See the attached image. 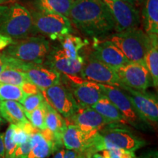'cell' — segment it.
<instances>
[{
  "instance_id": "83f0119b",
  "label": "cell",
  "mask_w": 158,
  "mask_h": 158,
  "mask_svg": "<svg viewBox=\"0 0 158 158\" xmlns=\"http://www.w3.org/2000/svg\"><path fill=\"white\" fill-rule=\"evenodd\" d=\"M29 81L23 71L13 68H7L0 73V83L15 85L21 87Z\"/></svg>"
},
{
  "instance_id": "44dd1931",
  "label": "cell",
  "mask_w": 158,
  "mask_h": 158,
  "mask_svg": "<svg viewBox=\"0 0 158 158\" xmlns=\"http://www.w3.org/2000/svg\"><path fill=\"white\" fill-rule=\"evenodd\" d=\"M0 114L6 121L15 125L21 126L29 122L21 104L14 100H0Z\"/></svg>"
},
{
  "instance_id": "9a60e30c",
  "label": "cell",
  "mask_w": 158,
  "mask_h": 158,
  "mask_svg": "<svg viewBox=\"0 0 158 158\" xmlns=\"http://www.w3.org/2000/svg\"><path fill=\"white\" fill-rule=\"evenodd\" d=\"M125 92L140 116L149 124L158 121V102L153 94L139 92L122 84L119 87Z\"/></svg>"
},
{
  "instance_id": "d6986e66",
  "label": "cell",
  "mask_w": 158,
  "mask_h": 158,
  "mask_svg": "<svg viewBox=\"0 0 158 158\" xmlns=\"http://www.w3.org/2000/svg\"><path fill=\"white\" fill-rule=\"evenodd\" d=\"M94 134L86 133L74 124L67 122V127L62 135V146L69 150L87 152Z\"/></svg>"
},
{
  "instance_id": "74e56055",
  "label": "cell",
  "mask_w": 158,
  "mask_h": 158,
  "mask_svg": "<svg viewBox=\"0 0 158 158\" xmlns=\"http://www.w3.org/2000/svg\"><path fill=\"white\" fill-rule=\"evenodd\" d=\"M124 2H127L130 3V4H132V5H135V0H123Z\"/></svg>"
},
{
  "instance_id": "f546056e",
  "label": "cell",
  "mask_w": 158,
  "mask_h": 158,
  "mask_svg": "<svg viewBox=\"0 0 158 158\" xmlns=\"http://www.w3.org/2000/svg\"><path fill=\"white\" fill-rule=\"evenodd\" d=\"M45 102V101H44ZM44 102L39 108L31 112H25L26 117L29 120L33 127L39 130H46V126L45 123V108Z\"/></svg>"
},
{
  "instance_id": "f1b7e54d",
  "label": "cell",
  "mask_w": 158,
  "mask_h": 158,
  "mask_svg": "<svg viewBox=\"0 0 158 158\" xmlns=\"http://www.w3.org/2000/svg\"><path fill=\"white\" fill-rule=\"evenodd\" d=\"M27 95L20 86L0 83V100L20 102Z\"/></svg>"
},
{
  "instance_id": "836d02e7",
  "label": "cell",
  "mask_w": 158,
  "mask_h": 158,
  "mask_svg": "<svg viewBox=\"0 0 158 158\" xmlns=\"http://www.w3.org/2000/svg\"><path fill=\"white\" fill-rule=\"evenodd\" d=\"M13 57L5 54H0V73L7 68H12Z\"/></svg>"
},
{
  "instance_id": "5bb4252c",
  "label": "cell",
  "mask_w": 158,
  "mask_h": 158,
  "mask_svg": "<svg viewBox=\"0 0 158 158\" xmlns=\"http://www.w3.org/2000/svg\"><path fill=\"white\" fill-rule=\"evenodd\" d=\"M31 149L26 158H47L62 149V143L48 130L41 131L34 127L29 133Z\"/></svg>"
},
{
  "instance_id": "d6a6232c",
  "label": "cell",
  "mask_w": 158,
  "mask_h": 158,
  "mask_svg": "<svg viewBox=\"0 0 158 158\" xmlns=\"http://www.w3.org/2000/svg\"><path fill=\"white\" fill-rule=\"evenodd\" d=\"M86 152L69 150L67 149H61L50 158H86ZM48 158V157H47Z\"/></svg>"
},
{
  "instance_id": "52a82bcc",
  "label": "cell",
  "mask_w": 158,
  "mask_h": 158,
  "mask_svg": "<svg viewBox=\"0 0 158 158\" xmlns=\"http://www.w3.org/2000/svg\"><path fill=\"white\" fill-rule=\"evenodd\" d=\"M104 95L121 112L127 124L138 130H147L149 123L140 116L127 94L122 89L108 84H99Z\"/></svg>"
},
{
  "instance_id": "e575fe53",
  "label": "cell",
  "mask_w": 158,
  "mask_h": 158,
  "mask_svg": "<svg viewBox=\"0 0 158 158\" xmlns=\"http://www.w3.org/2000/svg\"><path fill=\"white\" fill-rule=\"evenodd\" d=\"M13 38H11L10 37L5 36V35H0V50H3L7 48L8 45H10L11 43L13 42Z\"/></svg>"
},
{
  "instance_id": "e0dca14e",
  "label": "cell",
  "mask_w": 158,
  "mask_h": 158,
  "mask_svg": "<svg viewBox=\"0 0 158 158\" xmlns=\"http://www.w3.org/2000/svg\"><path fill=\"white\" fill-rule=\"evenodd\" d=\"M28 80L35 84L40 91L61 84L62 74L44 64L26 63L23 68Z\"/></svg>"
},
{
  "instance_id": "cb8c5ba5",
  "label": "cell",
  "mask_w": 158,
  "mask_h": 158,
  "mask_svg": "<svg viewBox=\"0 0 158 158\" xmlns=\"http://www.w3.org/2000/svg\"><path fill=\"white\" fill-rule=\"evenodd\" d=\"M91 108L95 110L106 119L114 124H127V122L121 112L117 109L112 102L106 95H104L99 101L94 104Z\"/></svg>"
},
{
  "instance_id": "30bf717a",
  "label": "cell",
  "mask_w": 158,
  "mask_h": 158,
  "mask_svg": "<svg viewBox=\"0 0 158 158\" xmlns=\"http://www.w3.org/2000/svg\"><path fill=\"white\" fill-rule=\"evenodd\" d=\"M40 92L45 102L65 119L70 118L78 108L72 92L64 85H54Z\"/></svg>"
},
{
  "instance_id": "d4e9b609",
  "label": "cell",
  "mask_w": 158,
  "mask_h": 158,
  "mask_svg": "<svg viewBox=\"0 0 158 158\" xmlns=\"http://www.w3.org/2000/svg\"><path fill=\"white\" fill-rule=\"evenodd\" d=\"M152 42L145 56V65L151 76L152 86H158V41L157 35H150Z\"/></svg>"
},
{
  "instance_id": "8fae6325",
  "label": "cell",
  "mask_w": 158,
  "mask_h": 158,
  "mask_svg": "<svg viewBox=\"0 0 158 158\" xmlns=\"http://www.w3.org/2000/svg\"><path fill=\"white\" fill-rule=\"evenodd\" d=\"M120 82L124 86L139 92L146 90L152 85L151 76L144 64L129 62L114 69Z\"/></svg>"
},
{
  "instance_id": "4dcf8cb0",
  "label": "cell",
  "mask_w": 158,
  "mask_h": 158,
  "mask_svg": "<svg viewBox=\"0 0 158 158\" xmlns=\"http://www.w3.org/2000/svg\"><path fill=\"white\" fill-rule=\"evenodd\" d=\"M45 101L41 92L35 94H27L19 102L25 112H31L39 108Z\"/></svg>"
},
{
  "instance_id": "b9f144b4",
  "label": "cell",
  "mask_w": 158,
  "mask_h": 158,
  "mask_svg": "<svg viewBox=\"0 0 158 158\" xmlns=\"http://www.w3.org/2000/svg\"><path fill=\"white\" fill-rule=\"evenodd\" d=\"M3 123H4V120H3L1 114H0V126H1Z\"/></svg>"
},
{
  "instance_id": "1f68e13d",
  "label": "cell",
  "mask_w": 158,
  "mask_h": 158,
  "mask_svg": "<svg viewBox=\"0 0 158 158\" xmlns=\"http://www.w3.org/2000/svg\"><path fill=\"white\" fill-rule=\"evenodd\" d=\"M105 158H137L133 152L123 149H107L100 152Z\"/></svg>"
},
{
  "instance_id": "4316f807",
  "label": "cell",
  "mask_w": 158,
  "mask_h": 158,
  "mask_svg": "<svg viewBox=\"0 0 158 158\" xmlns=\"http://www.w3.org/2000/svg\"><path fill=\"white\" fill-rule=\"evenodd\" d=\"M60 47L67 56L70 58H77L80 56V51L88 45V41L78 36L68 34L59 40Z\"/></svg>"
},
{
  "instance_id": "ffe728a7",
  "label": "cell",
  "mask_w": 158,
  "mask_h": 158,
  "mask_svg": "<svg viewBox=\"0 0 158 158\" xmlns=\"http://www.w3.org/2000/svg\"><path fill=\"white\" fill-rule=\"evenodd\" d=\"M29 138V133L22 126L10 124L4 133L5 158H13L15 150L20 144Z\"/></svg>"
},
{
  "instance_id": "ba28073f",
  "label": "cell",
  "mask_w": 158,
  "mask_h": 158,
  "mask_svg": "<svg viewBox=\"0 0 158 158\" xmlns=\"http://www.w3.org/2000/svg\"><path fill=\"white\" fill-rule=\"evenodd\" d=\"M107 6L114 22L116 32L138 28L141 19L135 5L123 0H102Z\"/></svg>"
},
{
  "instance_id": "d590c367",
  "label": "cell",
  "mask_w": 158,
  "mask_h": 158,
  "mask_svg": "<svg viewBox=\"0 0 158 158\" xmlns=\"http://www.w3.org/2000/svg\"><path fill=\"white\" fill-rule=\"evenodd\" d=\"M0 158H5L4 133H0Z\"/></svg>"
},
{
  "instance_id": "7a4b0ae2",
  "label": "cell",
  "mask_w": 158,
  "mask_h": 158,
  "mask_svg": "<svg viewBox=\"0 0 158 158\" xmlns=\"http://www.w3.org/2000/svg\"><path fill=\"white\" fill-rule=\"evenodd\" d=\"M115 124H110L94 134L88 152L94 154L114 149L134 152L147 144L144 140L134 135L130 130L116 127Z\"/></svg>"
},
{
  "instance_id": "ab89813d",
  "label": "cell",
  "mask_w": 158,
  "mask_h": 158,
  "mask_svg": "<svg viewBox=\"0 0 158 158\" xmlns=\"http://www.w3.org/2000/svg\"><path fill=\"white\" fill-rule=\"evenodd\" d=\"M144 1H145V0H135V3H138V4H142V3H143Z\"/></svg>"
},
{
  "instance_id": "ac0fdd59",
  "label": "cell",
  "mask_w": 158,
  "mask_h": 158,
  "mask_svg": "<svg viewBox=\"0 0 158 158\" xmlns=\"http://www.w3.org/2000/svg\"><path fill=\"white\" fill-rule=\"evenodd\" d=\"M91 54L114 69L130 62L123 53L108 40H94L93 50L91 51Z\"/></svg>"
},
{
  "instance_id": "5b68a950",
  "label": "cell",
  "mask_w": 158,
  "mask_h": 158,
  "mask_svg": "<svg viewBox=\"0 0 158 158\" xmlns=\"http://www.w3.org/2000/svg\"><path fill=\"white\" fill-rule=\"evenodd\" d=\"M50 42L43 36H29L13 40L3 54L23 62L43 64L51 50Z\"/></svg>"
},
{
  "instance_id": "484cf974",
  "label": "cell",
  "mask_w": 158,
  "mask_h": 158,
  "mask_svg": "<svg viewBox=\"0 0 158 158\" xmlns=\"http://www.w3.org/2000/svg\"><path fill=\"white\" fill-rule=\"evenodd\" d=\"M75 0H35L37 9L68 17Z\"/></svg>"
},
{
  "instance_id": "7c38bea8",
  "label": "cell",
  "mask_w": 158,
  "mask_h": 158,
  "mask_svg": "<svg viewBox=\"0 0 158 158\" xmlns=\"http://www.w3.org/2000/svg\"><path fill=\"white\" fill-rule=\"evenodd\" d=\"M70 83L68 89L79 106L92 107L104 96L101 87L98 83L86 81L79 76H67Z\"/></svg>"
},
{
  "instance_id": "8d00e7d4",
  "label": "cell",
  "mask_w": 158,
  "mask_h": 158,
  "mask_svg": "<svg viewBox=\"0 0 158 158\" xmlns=\"http://www.w3.org/2000/svg\"><path fill=\"white\" fill-rule=\"evenodd\" d=\"M138 158H158V154L157 151H149Z\"/></svg>"
},
{
  "instance_id": "9c48e42d",
  "label": "cell",
  "mask_w": 158,
  "mask_h": 158,
  "mask_svg": "<svg viewBox=\"0 0 158 158\" xmlns=\"http://www.w3.org/2000/svg\"><path fill=\"white\" fill-rule=\"evenodd\" d=\"M83 56L84 62L80 74L83 79L98 84L111 85L118 88L122 86V84L114 68L100 62L91 54Z\"/></svg>"
},
{
  "instance_id": "603a6c76",
  "label": "cell",
  "mask_w": 158,
  "mask_h": 158,
  "mask_svg": "<svg viewBox=\"0 0 158 158\" xmlns=\"http://www.w3.org/2000/svg\"><path fill=\"white\" fill-rule=\"evenodd\" d=\"M45 123L47 130L51 132L58 141L62 142V135L67 127V122L64 118L59 114L51 106L44 102Z\"/></svg>"
},
{
  "instance_id": "277c9868",
  "label": "cell",
  "mask_w": 158,
  "mask_h": 158,
  "mask_svg": "<svg viewBox=\"0 0 158 158\" xmlns=\"http://www.w3.org/2000/svg\"><path fill=\"white\" fill-rule=\"evenodd\" d=\"M123 53L130 62L145 64V56L149 51L152 37L139 28L116 32L108 39Z\"/></svg>"
},
{
  "instance_id": "3957f363",
  "label": "cell",
  "mask_w": 158,
  "mask_h": 158,
  "mask_svg": "<svg viewBox=\"0 0 158 158\" xmlns=\"http://www.w3.org/2000/svg\"><path fill=\"white\" fill-rule=\"evenodd\" d=\"M0 35L15 40L36 35L30 11L19 3L0 5Z\"/></svg>"
},
{
  "instance_id": "7402d4cb",
  "label": "cell",
  "mask_w": 158,
  "mask_h": 158,
  "mask_svg": "<svg viewBox=\"0 0 158 158\" xmlns=\"http://www.w3.org/2000/svg\"><path fill=\"white\" fill-rule=\"evenodd\" d=\"M143 7L144 32L148 35H158V0H145Z\"/></svg>"
},
{
  "instance_id": "6da1fadb",
  "label": "cell",
  "mask_w": 158,
  "mask_h": 158,
  "mask_svg": "<svg viewBox=\"0 0 158 158\" xmlns=\"http://www.w3.org/2000/svg\"><path fill=\"white\" fill-rule=\"evenodd\" d=\"M68 19L84 35L102 37L114 31V22L102 0H75Z\"/></svg>"
},
{
  "instance_id": "4fadbf2b",
  "label": "cell",
  "mask_w": 158,
  "mask_h": 158,
  "mask_svg": "<svg viewBox=\"0 0 158 158\" xmlns=\"http://www.w3.org/2000/svg\"><path fill=\"white\" fill-rule=\"evenodd\" d=\"M84 62V56L81 54L77 58H70L65 54L60 46H54L51 48L43 64L64 76H78V75L81 74Z\"/></svg>"
},
{
  "instance_id": "2e32d148",
  "label": "cell",
  "mask_w": 158,
  "mask_h": 158,
  "mask_svg": "<svg viewBox=\"0 0 158 158\" xmlns=\"http://www.w3.org/2000/svg\"><path fill=\"white\" fill-rule=\"evenodd\" d=\"M68 123L74 124L88 133H96L114 123L106 119L95 110L87 106H78L75 113L66 119Z\"/></svg>"
},
{
  "instance_id": "8992f818",
  "label": "cell",
  "mask_w": 158,
  "mask_h": 158,
  "mask_svg": "<svg viewBox=\"0 0 158 158\" xmlns=\"http://www.w3.org/2000/svg\"><path fill=\"white\" fill-rule=\"evenodd\" d=\"M30 13L36 34L44 35L51 40H59L73 31L70 21L64 15L39 9L32 10Z\"/></svg>"
},
{
  "instance_id": "60d3db41",
  "label": "cell",
  "mask_w": 158,
  "mask_h": 158,
  "mask_svg": "<svg viewBox=\"0 0 158 158\" xmlns=\"http://www.w3.org/2000/svg\"><path fill=\"white\" fill-rule=\"evenodd\" d=\"M8 1H10V0H0V5H2L4 3L7 2Z\"/></svg>"
},
{
  "instance_id": "7bdbcfd3",
  "label": "cell",
  "mask_w": 158,
  "mask_h": 158,
  "mask_svg": "<svg viewBox=\"0 0 158 158\" xmlns=\"http://www.w3.org/2000/svg\"></svg>"
},
{
  "instance_id": "f35d334b",
  "label": "cell",
  "mask_w": 158,
  "mask_h": 158,
  "mask_svg": "<svg viewBox=\"0 0 158 158\" xmlns=\"http://www.w3.org/2000/svg\"><path fill=\"white\" fill-rule=\"evenodd\" d=\"M92 155L93 154L90 153V152H86V158H93L92 157Z\"/></svg>"
}]
</instances>
